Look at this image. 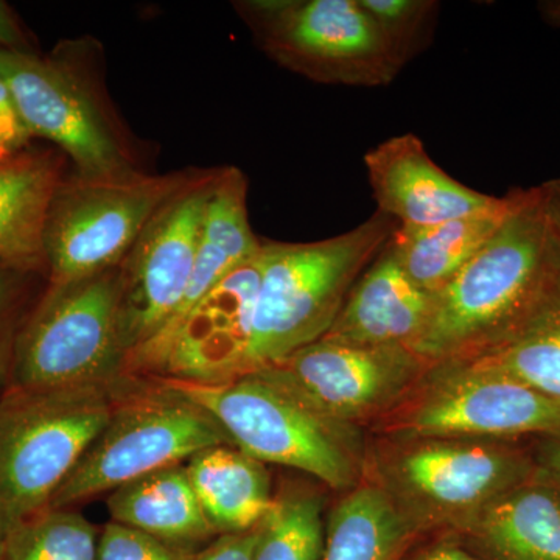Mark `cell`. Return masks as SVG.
Listing matches in <instances>:
<instances>
[{
    "label": "cell",
    "instance_id": "7c38bea8",
    "mask_svg": "<svg viewBox=\"0 0 560 560\" xmlns=\"http://www.w3.org/2000/svg\"><path fill=\"white\" fill-rule=\"evenodd\" d=\"M217 173L197 171L154 213L119 265L120 330L130 355L171 323L186 296Z\"/></svg>",
    "mask_w": 560,
    "mask_h": 560
},
{
    "label": "cell",
    "instance_id": "d4e9b609",
    "mask_svg": "<svg viewBox=\"0 0 560 560\" xmlns=\"http://www.w3.org/2000/svg\"><path fill=\"white\" fill-rule=\"evenodd\" d=\"M324 533L319 495L302 489L282 492L256 526L253 560H319Z\"/></svg>",
    "mask_w": 560,
    "mask_h": 560
},
{
    "label": "cell",
    "instance_id": "83f0119b",
    "mask_svg": "<svg viewBox=\"0 0 560 560\" xmlns=\"http://www.w3.org/2000/svg\"><path fill=\"white\" fill-rule=\"evenodd\" d=\"M201 552L173 547L142 530L109 522L98 536L97 560H200Z\"/></svg>",
    "mask_w": 560,
    "mask_h": 560
},
{
    "label": "cell",
    "instance_id": "484cf974",
    "mask_svg": "<svg viewBox=\"0 0 560 560\" xmlns=\"http://www.w3.org/2000/svg\"><path fill=\"white\" fill-rule=\"evenodd\" d=\"M98 536L72 508H47L9 529L3 560H97Z\"/></svg>",
    "mask_w": 560,
    "mask_h": 560
},
{
    "label": "cell",
    "instance_id": "52a82bcc",
    "mask_svg": "<svg viewBox=\"0 0 560 560\" xmlns=\"http://www.w3.org/2000/svg\"><path fill=\"white\" fill-rule=\"evenodd\" d=\"M160 381L209 411L250 458L305 471L331 489L359 480L360 444L352 427L320 418L259 375L220 385Z\"/></svg>",
    "mask_w": 560,
    "mask_h": 560
},
{
    "label": "cell",
    "instance_id": "9c48e42d",
    "mask_svg": "<svg viewBox=\"0 0 560 560\" xmlns=\"http://www.w3.org/2000/svg\"><path fill=\"white\" fill-rule=\"evenodd\" d=\"M197 171L110 178L73 173L61 179L44 226L50 283L90 278L119 267L140 232Z\"/></svg>",
    "mask_w": 560,
    "mask_h": 560
},
{
    "label": "cell",
    "instance_id": "d6986e66",
    "mask_svg": "<svg viewBox=\"0 0 560 560\" xmlns=\"http://www.w3.org/2000/svg\"><path fill=\"white\" fill-rule=\"evenodd\" d=\"M60 183L47 154L21 151L0 162V264L27 275L47 268L44 226Z\"/></svg>",
    "mask_w": 560,
    "mask_h": 560
},
{
    "label": "cell",
    "instance_id": "ac0fdd59",
    "mask_svg": "<svg viewBox=\"0 0 560 560\" xmlns=\"http://www.w3.org/2000/svg\"><path fill=\"white\" fill-rule=\"evenodd\" d=\"M106 506L110 522L184 550L202 551L219 537L191 488L184 464L153 471L113 490Z\"/></svg>",
    "mask_w": 560,
    "mask_h": 560
},
{
    "label": "cell",
    "instance_id": "ba28073f",
    "mask_svg": "<svg viewBox=\"0 0 560 560\" xmlns=\"http://www.w3.org/2000/svg\"><path fill=\"white\" fill-rule=\"evenodd\" d=\"M234 5L268 58L315 83L386 86L404 68L359 0H245Z\"/></svg>",
    "mask_w": 560,
    "mask_h": 560
},
{
    "label": "cell",
    "instance_id": "e575fe53",
    "mask_svg": "<svg viewBox=\"0 0 560 560\" xmlns=\"http://www.w3.org/2000/svg\"><path fill=\"white\" fill-rule=\"evenodd\" d=\"M536 459L560 486V436L544 438L537 447Z\"/></svg>",
    "mask_w": 560,
    "mask_h": 560
},
{
    "label": "cell",
    "instance_id": "f35d334b",
    "mask_svg": "<svg viewBox=\"0 0 560 560\" xmlns=\"http://www.w3.org/2000/svg\"><path fill=\"white\" fill-rule=\"evenodd\" d=\"M7 161V160H5ZM0 162H3V160H0Z\"/></svg>",
    "mask_w": 560,
    "mask_h": 560
},
{
    "label": "cell",
    "instance_id": "4fadbf2b",
    "mask_svg": "<svg viewBox=\"0 0 560 560\" xmlns=\"http://www.w3.org/2000/svg\"><path fill=\"white\" fill-rule=\"evenodd\" d=\"M260 275L259 253L132 352L128 374L198 385H220L245 375Z\"/></svg>",
    "mask_w": 560,
    "mask_h": 560
},
{
    "label": "cell",
    "instance_id": "1f68e13d",
    "mask_svg": "<svg viewBox=\"0 0 560 560\" xmlns=\"http://www.w3.org/2000/svg\"><path fill=\"white\" fill-rule=\"evenodd\" d=\"M540 190L547 215L548 238L560 271V178L540 184Z\"/></svg>",
    "mask_w": 560,
    "mask_h": 560
},
{
    "label": "cell",
    "instance_id": "f546056e",
    "mask_svg": "<svg viewBox=\"0 0 560 560\" xmlns=\"http://www.w3.org/2000/svg\"><path fill=\"white\" fill-rule=\"evenodd\" d=\"M31 139V132L14 105L9 84L0 73V160L5 161L21 153Z\"/></svg>",
    "mask_w": 560,
    "mask_h": 560
},
{
    "label": "cell",
    "instance_id": "44dd1931",
    "mask_svg": "<svg viewBox=\"0 0 560 560\" xmlns=\"http://www.w3.org/2000/svg\"><path fill=\"white\" fill-rule=\"evenodd\" d=\"M184 467L219 536L256 528L275 503L265 464L234 445L205 448Z\"/></svg>",
    "mask_w": 560,
    "mask_h": 560
},
{
    "label": "cell",
    "instance_id": "5bb4252c",
    "mask_svg": "<svg viewBox=\"0 0 560 560\" xmlns=\"http://www.w3.org/2000/svg\"><path fill=\"white\" fill-rule=\"evenodd\" d=\"M430 364L404 346L359 348L320 340L250 374L340 425L385 411Z\"/></svg>",
    "mask_w": 560,
    "mask_h": 560
},
{
    "label": "cell",
    "instance_id": "8d00e7d4",
    "mask_svg": "<svg viewBox=\"0 0 560 560\" xmlns=\"http://www.w3.org/2000/svg\"><path fill=\"white\" fill-rule=\"evenodd\" d=\"M5 540L7 528L3 526L2 521H0V560H3V555H5Z\"/></svg>",
    "mask_w": 560,
    "mask_h": 560
},
{
    "label": "cell",
    "instance_id": "277c9868",
    "mask_svg": "<svg viewBox=\"0 0 560 560\" xmlns=\"http://www.w3.org/2000/svg\"><path fill=\"white\" fill-rule=\"evenodd\" d=\"M119 267L50 283L22 323L7 385L16 388L119 386L128 381L120 330Z\"/></svg>",
    "mask_w": 560,
    "mask_h": 560
},
{
    "label": "cell",
    "instance_id": "f1b7e54d",
    "mask_svg": "<svg viewBox=\"0 0 560 560\" xmlns=\"http://www.w3.org/2000/svg\"><path fill=\"white\" fill-rule=\"evenodd\" d=\"M27 272L0 264V375L9 377L14 340L25 318H21L24 279Z\"/></svg>",
    "mask_w": 560,
    "mask_h": 560
},
{
    "label": "cell",
    "instance_id": "836d02e7",
    "mask_svg": "<svg viewBox=\"0 0 560 560\" xmlns=\"http://www.w3.org/2000/svg\"><path fill=\"white\" fill-rule=\"evenodd\" d=\"M0 49L28 51L24 33L5 2H0Z\"/></svg>",
    "mask_w": 560,
    "mask_h": 560
},
{
    "label": "cell",
    "instance_id": "3957f363",
    "mask_svg": "<svg viewBox=\"0 0 560 560\" xmlns=\"http://www.w3.org/2000/svg\"><path fill=\"white\" fill-rule=\"evenodd\" d=\"M119 386L16 388L0 394V521L9 533L49 508L105 429Z\"/></svg>",
    "mask_w": 560,
    "mask_h": 560
},
{
    "label": "cell",
    "instance_id": "7a4b0ae2",
    "mask_svg": "<svg viewBox=\"0 0 560 560\" xmlns=\"http://www.w3.org/2000/svg\"><path fill=\"white\" fill-rule=\"evenodd\" d=\"M397 228L396 220L377 210L353 230L326 241L261 242L246 374L280 363L320 340L361 270L381 254Z\"/></svg>",
    "mask_w": 560,
    "mask_h": 560
},
{
    "label": "cell",
    "instance_id": "d590c367",
    "mask_svg": "<svg viewBox=\"0 0 560 560\" xmlns=\"http://www.w3.org/2000/svg\"><path fill=\"white\" fill-rule=\"evenodd\" d=\"M541 16L555 27L560 28V0H548L539 3Z\"/></svg>",
    "mask_w": 560,
    "mask_h": 560
},
{
    "label": "cell",
    "instance_id": "8fae6325",
    "mask_svg": "<svg viewBox=\"0 0 560 560\" xmlns=\"http://www.w3.org/2000/svg\"><path fill=\"white\" fill-rule=\"evenodd\" d=\"M393 423L405 440L517 441L560 436V401L467 360L445 361Z\"/></svg>",
    "mask_w": 560,
    "mask_h": 560
},
{
    "label": "cell",
    "instance_id": "d6a6232c",
    "mask_svg": "<svg viewBox=\"0 0 560 560\" xmlns=\"http://www.w3.org/2000/svg\"><path fill=\"white\" fill-rule=\"evenodd\" d=\"M404 560H480L477 556L471 555L463 544H459L455 537H442V539L420 548L415 555Z\"/></svg>",
    "mask_w": 560,
    "mask_h": 560
},
{
    "label": "cell",
    "instance_id": "4dcf8cb0",
    "mask_svg": "<svg viewBox=\"0 0 560 560\" xmlns=\"http://www.w3.org/2000/svg\"><path fill=\"white\" fill-rule=\"evenodd\" d=\"M256 528L248 533L224 534L201 552L200 560H253Z\"/></svg>",
    "mask_w": 560,
    "mask_h": 560
},
{
    "label": "cell",
    "instance_id": "74e56055",
    "mask_svg": "<svg viewBox=\"0 0 560 560\" xmlns=\"http://www.w3.org/2000/svg\"><path fill=\"white\" fill-rule=\"evenodd\" d=\"M5 386H7V378L2 377V375H0V394L3 393V389H5Z\"/></svg>",
    "mask_w": 560,
    "mask_h": 560
},
{
    "label": "cell",
    "instance_id": "e0dca14e",
    "mask_svg": "<svg viewBox=\"0 0 560 560\" xmlns=\"http://www.w3.org/2000/svg\"><path fill=\"white\" fill-rule=\"evenodd\" d=\"M433 301V293L405 275L386 243L353 283L323 340L359 348L411 349L425 329Z\"/></svg>",
    "mask_w": 560,
    "mask_h": 560
},
{
    "label": "cell",
    "instance_id": "9a60e30c",
    "mask_svg": "<svg viewBox=\"0 0 560 560\" xmlns=\"http://www.w3.org/2000/svg\"><path fill=\"white\" fill-rule=\"evenodd\" d=\"M378 212L399 226L422 228L488 212L503 197L482 194L452 178L431 160L418 136H394L364 154Z\"/></svg>",
    "mask_w": 560,
    "mask_h": 560
},
{
    "label": "cell",
    "instance_id": "2e32d148",
    "mask_svg": "<svg viewBox=\"0 0 560 560\" xmlns=\"http://www.w3.org/2000/svg\"><path fill=\"white\" fill-rule=\"evenodd\" d=\"M448 530L480 560H560L559 482L540 467Z\"/></svg>",
    "mask_w": 560,
    "mask_h": 560
},
{
    "label": "cell",
    "instance_id": "5b68a950",
    "mask_svg": "<svg viewBox=\"0 0 560 560\" xmlns=\"http://www.w3.org/2000/svg\"><path fill=\"white\" fill-rule=\"evenodd\" d=\"M215 445L234 444L219 420L200 405L164 381L153 386L127 382L105 429L57 490L49 508H72L153 471L186 464Z\"/></svg>",
    "mask_w": 560,
    "mask_h": 560
},
{
    "label": "cell",
    "instance_id": "6da1fadb",
    "mask_svg": "<svg viewBox=\"0 0 560 560\" xmlns=\"http://www.w3.org/2000/svg\"><path fill=\"white\" fill-rule=\"evenodd\" d=\"M558 279L540 186L517 189L499 231L434 294L411 349L436 366L499 348L528 326Z\"/></svg>",
    "mask_w": 560,
    "mask_h": 560
},
{
    "label": "cell",
    "instance_id": "4316f807",
    "mask_svg": "<svg viewBox=\"0 0 560 560\" xmlns=\"http://www.w3.org/2000/svg\"><path fill=\"white\" fill-rule=\"evenodd\" d=\"M359 5L401 66L422 49L438 11L433 0H359Z\"/></svg>",
    "mask_w": 560,
    "mask_h": 560
},
{
    "label": "cell",
    "instance_id": "30bf717a",
    "mask_svg": "<svg viewBox=\"0 0 560 560\" xmlns=\"http://www.w3.org/2000/svg\"><path fill=\"white\" fill-rule=\"evenodd\" d=\"M381 466L383 489L422 533L452 529L540 469L515 441L405 440Z\"/></svg>",
    "mask_w": 560,
    "mask_h": 560
},
{
    "label": "cell",
    "instance_id": "ffe728a7",
    "mask_svg": "<svg viewBox=\"0 0 560 560\" xmlns=\"http://www.w3.org/2000/svg\"><path fill=\"white\" fill-rule=\"evenodd\" d=\"M260 248L261 242L249 223L248 179L245 173L237 167L219 168L202 220L189 289L178 312L165 327L186 315L231 271L256 257Z\"/></svg>",
    "mask_w": 560,
    "mask_h": 560
},
{
    "label": "cell",
    "instance_id": "cb8c5ba5",
    "mask_svg": "<svg viewBox=\"0 0 560 560\" xmlns=\"http://www.w3.org/2000/svg\"><path fill=\"white\" fill-rule=\"evenodd\" d=\"M463 360L500 372L560 401V271L555 290L517 337Z\"/></svg>",
    "mask_w": 560,
    "mask_h": 560
},
{
    "label": "cell",
    "instance_id": "8992f818",
    "mask_svg": "<svg viewBox=\"0 0 560 560\" xmlns=\"http://www.w3.org/2000/svg\"><path fill=\"white\" fill-rule=\"evenodd\" d=\"M88 55L86 43L61 44L47 58L0 49V73L32 138L60 147L77 175H127L138 168Z\"/></svg>",
    "mask_w": 560,
    "mask_h": 560
},
{
    "label": "cell",
    "instance_id": "7402d4cb",
    "mask_svg": "<svg viewBox=\"0 0 560 560\" xmlns=\"http://www.w3.org/2000/svg\"><path fill=\"white\" fill-rule=\"evenodd\" d=\"M515 201V190L488 212L475 213L431 224V226H399L388 246L401 270L420 287L436 294L499 231Z\"/></svg>",
    "mask_w": 560,
    "mask_h": 560
},
{
    "label": "cell",
    "instance_id": "603a6c76",
    "mask_svg": "<svg viewBox=\"0 0 560 560\" xmlns=\"http://www.w3.org/2000/svg\"><path fill=\"white\" fill-rule=\"evenodd\" d=\"M419 533L378 482L359 486L331 510L319 560H404Z\"/></svg>",
    "mask_w": 560,
    "mask_h": 560
}]
</instances>
